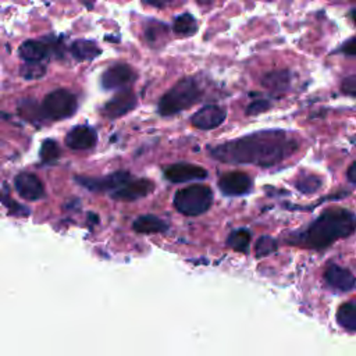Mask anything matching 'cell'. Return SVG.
Instances as JSON below:
<instances>
[{
    "label": "cell",
    "instance_id": "obj_26",
    "mask_svg": "<svg viewBox=\"0 0 356 356\" xmlns=\"http://www.w3.org/2000/svg\"><path fill=\"white\" fill-rule=\"evenodd\" d=\"M277 248H278V243L274 238L263 235L256 241L254 254H256V257H264V256L274 253L277 250Z\"/></svg>",
    "mask_w": 356,
    "mask_h": 356
},
{
    "label": "cell",
    "instance_id": "obj_6",
    "mask_svg": "<svg viewBox=\"0 0 356 356\" xmlns=\"http://www.w3.org/2000/svg\"><path fill=\"white\" fill-rule=\"evenodd\" d=\"M132 177L127 171H115L104 177H75V181L92 192H111L114 193Z\"/></svg>",
    "mask_w": 356,
    "mask_h": 356
},
{
    "label": "cell",
    "instance_id": "obj_19",
    "mask_svg": "<svg viewBox=\"0 0 356 356\" xmlns=\"http://www.w3.org/2000/svg\"><path fill=\"white\" fill-rule=\"evenodd\" d=\"M263 86L267 88L270 92L278 95L285 92L291 83V75L288 71H273L264 75L261 81Z\"/></svg>",
    "mask_w": 356,
    "mask_h": 356
},
{
    "label": "cell",
    "instance_id": "obj_28",
    "mask_svg": "<svg viewBox=\"0 0 356 356\" xmlns=\"http://www.w3.org/2000/svg\"><path fill=\"white\" fill-rule=\"evenodd\" d=\"M341 92L345 96L356 97V75L345 76L341 82Z\"/></svg>",
    "mask_w": 356,
    "mask_h": 356
},
{
    "label": "cell",
    "instance_id": "obj_2",
    "mask_svg": "<svg viewBox=\"0 0 356 356\" xmlns=\"http://www.w3.org/2000/svg\"><path fill=\"white\" fill-rule=\"evenodd\" d=\"M356 229V216L346 209H328L323 211L305 229L289 235L288 242L307 249H324L341 238L352 235Z\"/></svg>",
    "mask_w": 356,
    "mask_h": 356
},
{
    "label": "cell",
    "instance_id": "obj_30",
    "mask_svg": "<svg viewBox=\"0 0 356 356\" xmlns=\"http://www.w3.org/2000/svg\"><path fill=\"white\" fill-rule=\"evenodd\" d=\"M343 54H348V56H356V36L348 39L339 49Z\"/></svg>",
    "mask_w": 356,
    "mask_h": 356
},
{
    "label": "cell",
    "instance_id": "obj_29",
    "mask_svg": "<svg viewBox=\"0 0 356 356\" xmlns=\"http://www.w3.org/2000/svg\"><path fill=\"white\" fill-rule=\"evenodd\" d=\"M270 107V103L266 99H259V100H253L248 107H246V114L248 115H253V114H260L263 111H266Z\"/></svg>",
    "mask_w": 356,
    "mask_h": 356
},
{
    "label": "cell",
    "instance_id": "obj_23",
    "mask_svg": "<svg viewBox=\"0 0 356 356\" xmlns=\"http://www.w3.org/2000/svg\"><path fill=\"white\" fill-rule=\"evenodd\" d=\"M227 245L236 252L248 253L250 245V232L245 228L232 231L227 238Z\"/></svg>",
    "mask_w": 356,
    "mask_h": 356
},
{
    "label": "cell",
    "instance_id": "obj_16",
    "mask_svg": "<svg viewBox=\"0 0 356 356\" xmlns=\"http://www.w3.org/2000/svg\"><path fill=\"white\" fill-rule=\"evenodd\" d=\"M47 53H49L47 44L43 43L42 40H33V39L25 40L18 49V54L25 63H42V60L47 57Z\"/></svg>",
    "mask_w": 356,
    "mask_h": 356
},
{
    "label": "cell",
    "instance_id": "obj_14",
    "mask_svg": "<svg viewBox=\"0 0 356 356\" xmlns=\"http://www.w3.org/2000/svg\"><path fill=\"white\" fill-rule=\"evenodd\" d=\"M97 134L89 125H78L65 135V145L74 150H86L96 145Z\"/></svg>",
    "mask_w": 356,
    "mask_h": 356
},
{
    "label": "cell",
    "instance_id": "obj_3",
    "mask_svg": "<svg viewBox=\"0 0 356 356\" xmlns=\"http://www.w3.org/2000/svg\"><path fill=\"white\" fill-rule=\"evenodd\" d=\"M200 96L202 89L199 82L193 76H185L161 96L157 104V111L161 115L177 114L197 103Z\"/></svg>",
    "mask_w": 356,
    "mask_h": 356
},
{
    "label": "cell",
    "instance_id": "obj_8",
    "mask_svg": "<svg viewBox=\"0 0 356 356\" xmlns=\"http://www.w3.org/2000/svg\"><path fill=\"white\" fill-rule=\"evenodd\" d=\"M164 178L174 184L195 181V179H204L207 177V171L197 164L192 163H175L170 164L163 171Z\"/></svg>",
    "mask_w": 356,
    "mask_h": 356
},
{
    "label": "cell",
    "instance_id": "obj_31",
    "mask_svg": "<svg viewBox=\"0 0 356 356\" xmlns=\"http://www.w3.org/2000/svg\"><path fill=\"white\" fill-rule=\"evenodd\" d=\"M346 177H348V181H349V182H352V184L356 185V161L352 163V164L348 167Z\"/></svg>",
    "mask_w": 356,
    "mask_h": 356
},
{
    "label": "cell",
    "instance_id": "obj_12",
    "mask_svg": "<svg viewBox=\"0 0 356 356\" xmlns=\"http://www.w3.org/2000/svg\"><path fill=\"white\" fill-rule=\"evenodd\" d=\"M14 188L25 200H39L44 196V186L42 181L32 172H19L15 175Z\"/></svg>",
    "mask_w": 356,
    "mask_h": 356
},
{
    "label": "cell",
    "instance_id": "obj_15",
    "mask_svg": "<svg viewBox=\"0 0 356 356\" xmlns=\"http://www.w3.org/2000/svg\"><path fill=\"white\" fill-rule=\"evenodd\" d=\"M324 280L331 288L342 291V292H348V291L353 289V286L356 284L355 275L348 268H343L337 264H330L325 268Z\"/></svg>",
    "mask_w": 356,
    "mask_h": 356
},
{
    "label": "cell",
    "instance_id": "obj_32",
    "mask_svg": "<svg viewBox=\"0 0 356 356\" xmlns=\"http://www.w3.org/2000/svg\"><path fill=\"white\" fill-rule=\"evenodd\" d=\"M349 17H350V19L355 22V25H356V8H352V10H350Z\"/></svg>",
    "mask_w": 356,
    "mask_h": 356
},
{
    "label": "cell",
    "instance_id": "obj_13",
    "mask_svg": "<svg viewBox=\"0 0 356 356\" xmlns=\"http://www.w3.org/2000/svg\"><path fill=\"white\" fill-rule=\"evenodd\" d=\"M154 189V184L147 178H132L125 185H122L118 191L111 193L113 199L115 200H138L140 197L147 196Z\"/></svg>",
    "mask_w": 356,
    "mask_h": 356
},
{
    "label": "cell",
    "instance_id": "obj_20",
    "mask_svg": "<svg viewBox=\"0 0 356 356\" xmlns=\"http://www.w3.org/2000/svg\"><path fill=\"white\" fill-rule=\"evenodd\" d=\"M168 33V26L161 21H149L145 26V40L150 46H159L164 42Z\"/></svg>",
    "mask_w": 356,
    "mask_h": 356
},
{
    "label": "cell",
    "instance_id": "obj_10",
    "mask_svg": "<svg viewBox=\"0 0 356 356\" xmlns=\"http://www.w3.org/2000/svg\"><path fill=\"white\" fill-rule=\"evenodd\" d=\"M135 106H136L135 93L129 89H125V90L120 92L118 95H115L114 97H111L102 107V114L108 120H114V118H118V117L129 113L131 110L135 108Z\"/></svg>",
    "mask_w": 356,
    "mask_h": 356
},
{
    "label": "cell",
    "instance_id": "obj_25",
    "mask_svg": "<svg viewBox=\"0 0 356 356\" xmlns=\"http://www.w3.org/2000/svg\"><path fill=\"white\" fill-rule=\"evenodd\" d=\"M61 154V150H60V146L56 140L53 139H46L42 142V146H40V150H39V156H40V160L46 164H53L58 160Z\"/></svg>",
    "mask_w": 356,
    "mask_h": 356
},
{
    "label": "cell",
    "instance_id": "obj_7",
    "mask_svg": "<svg viewBox=\"0 0 356 356\" xmlns=\"http://www.w3.org/2000/svg\"><path fill=\"white\" fill-rule=\"evenodd\" d=\"M135 79V72L128 64H114L106 68L100 76L102 88L106 90L121 89L128 86Z\"/></svg>",
    "mask_w": 356,
    "mask_h": 356
},
{
    "label": "cell",
    "instance_id": "obj_17",
    "mask_svg": "<svg viewBox=\"0 0 356 356\" xmlns=\"http://www.w3.org/2000/svg\"><path fill=\"white\" fill-rule=\"evenodd\" d=\"M134 231L139 232V234H161L165 232L168 229V224L165 221H163L161 218L152 216V214H146V216H140L138 217L134 224H132Z\"/></svg>",
    "mask_w": 356,
    "mask_h": 356
},
{
    "label": "cell",
    "instance_id": "obj_27",
    "mask_svg": "<svg viewBox=\"0 0 356 356\" xmlns=\"http://www.w3.org/2000/svg\"><path fill=\"white\" fill-rule=\"evenodd\" d=\"M19 74L24 79H40L46 74V65L42 63H25L21 65Z\"/></svg>",
    "mask_w": 356,
    "mask_h": 356
},
{
    "label": "cell",
    "instance_id": "obj_24",
    "mask_svg": "<svg viewBox=\"0 0 356 356\" xmlns=\"http://www.w3.org/2000/svg\"><path fill=\"white\" fill-rule=\"evenodd\" d=\"M321 185H323L321 177L314 175V174H303L295 181V186L302 193H314L320 189Z\"/></svg>",
    "mask_w": 356,
    "mask_h": 356
},
{
    "label": "cell",
    "instance_id": "obj_5",
    "mask_svg": "<svg viewBox=\"0 0 356 356\" xmlns=\"http://www.w3.org/2000/svg\"><path fill=\"white\" fill-rule=\"evenodd\" d=\"M78 102L74 93L67 89H54L47 93L42 102V111L46 118L64 120L71 117L76 110Z\"/></svg>",
    "mask_w": 356,
    "mask_h": 356
},
{
    "label": "cell",
    "instance_id": "obj_18",
    "mask_svg": "<svg viewBox=\"0 0 356 356\" xmlns=\"http://www.w3.org/2000/svg\"><path fill=\"white\" fill-rule=\"evenodd\" d=\"M70 53L72 54V57L78 61H85V60H92L96 58L102 50L97 47V44L92 40H86V39H79L71 43L70 46Z\"/></svg>",
    "mask_w": 356,
    "mask_h": 356
},
{
    "label": "cell",
    "instance_id": "obj_21",
    "mask_svg": "<svg viewBox=\"0 0 356 356\" xmlns=\"http://www.w3.org/2000/svg\"><path fill=\"white\" fill-rule=\"evenodd\" d=\"M337 321L345 330L356 331V303L346 302L337 310Z\"/></svg>",
    "mask_w": 356,
    "mask_h": 356
},
{
    "label": "cell",
    "instance_id": "obj_4",
    "mask_svg": "<svg viewBox=\"0 0 356 356\" xmlns=\"http://www.w3.org/2000/svg\"><path fill=\"white\" fill-rule=\"evenodd\" d=\"M174 207L185 216L206 213L213 202V192L207 185L193 184L178 189L174 195Z\"/></svg>",
    "mask_w": 356,
    "mask_h": 356
},
{
    "label": "cell",
    "instance_id": "obj_9",
    "mask_svg": "<svg viewBox=\"0 0 356 356\" xmlns=\"http://www.w3.org/2000/svg\"><path fill=\"white\" fill-rule=\"evenodd\" d=\"M227 117L225 108L216 106V104H209L200 107L196 113L192 114L191 117V124L197 128V129H214L220 127Z\"/></svg>",
    "mask_w": 356,
    "mask_h": 356
},
{
    "label": "cell",
    "instance_id": "obj_1",
    "mask_svg": "<svg viewBox=\"0 0 356 356\" xmlns=\"http://www.w3.org/2000/svg\"><path fill=\"white\" fill-rule=\"evenodd\" d=\"M298 150V140L285 131L267 129L209 147L210 157L229 164L273 167Z\"/></svg>",
    "mask_w": 356,
    "mask_h": 356
},
{
    "label": "cell",
    "instance_id": "obj_11",
    "mask_svg": "<svg viewBox=\"0 0 356 356\" xmlns=\"http://www.w3.org/2000/svg\"><path fill=\"white\" fill-rule=\"evenodd\" d=\"M218 188L224 195L228 196L245 195L252 188V179L246 172L242 171L225 172L218 179Z\"/></svg>",
    "mask_w": 356,
    "mask_h": 356
},
{
    "label": "cell",
    "instance_id": "obj_22",
    "mask_svg": "<svg viewBox=\"0 0 356 356\" xmlns=\"http://www.w3.org/2000/svg\"><path fill=\"white\" fill-rule=\"evenodd\" d=\"M172 29L178 36H191L197 31V22L192 14L184 13L174 19Z\"/></svg>",
    "mask_w": 356,
    "mask_h": 356
}]
</instances>
